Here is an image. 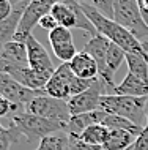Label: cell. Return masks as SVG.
Listing matches in <instances>:
<instances>
[{"mask_svg":"<svg viewBox=\"0 0 148 150\" xmlns=\"http://www.w3.org/2000/svg\"><path fill=\"white\" fill-rule=\"evenodd\" d=\"M81 6L99 35L106 36L110 43L121 47L126 54L139 55V57H143L148 62V43L139 41L125 27L118 25L115 21H110V19L104 18L99 11H96L91 5H88V2H81Z\"/></svg>","mask_w":148,"mask_h":150,"instance_id":"6da1fadb","label":"cell"},{"mask_svg":"<svg viewBox=\"0 0 148 150\" xmlns=\"http://www.w3.org/2000/svg\"><path fill=\"white\" fill-rule=\"evenodd\" d=\"M145 106L147 98L123 96L115 93H104L99 100V111L110 115H120L139 127H142V122L147 120Z\"/></svg>","mask_w":148,"mask_h":150,"instance_id":"7a4b0ae2","label":"cell"},{"mask_svg":"<svg viewBox=\"0 0 148 150\" xmlns=\"http://www.w3.org/2000/svg\"><path fill=\"white\" fill-rule=\"evenodd\" d=\"M114 21L118 25L133 33L139 41L147 43L148 24L143 21L139 2L135 0H115L114 2Z\"/></svg>","mask_w":148,"mask_h":150,"instance_id":"3957f363","label":"cell"},{"mask_svg":"<svg viewBox=\"0 0 148 150\" xmlns=\"http://www.w3.org/2000/svg\"><path fill=\"white\" fill-rule=\"evenodd\" d=\"M11 122L16 123V127L21 129L22 136L27 137V141L32 142L35 139L41 141L43 137L55 134V133H66V125L60 123L55 120H49V119H43V117L29 114V112H21L11 117Z\"/></svg>","mask_w":148,"mask_h":150,"instance_id":"277c9868","label":"cell"},{"mask_svg":"<svg viewBox=\"0 0 148 150\" xmlns=\"http://www.w3.org/2000/svg\"><path fill=\"white\" fill-rule=\"evenodd\" d=\"M24 112L43 117V119L55 120V122H60V123H65V125H68V122L71 119L68 101L52 98V96L46 95L44 90H43L41 95L35 96V98L27 104Z\"/></svg>","mask_w":148,"mask_h":150,"instance_id":"5b68a950","label":"cell"},{"mask_svg":"<svg viewBox=\"0 0 148 150\" xmlns=\"http://www.w3.org/2000/svg\"><path fill=\"white\" fill-rule=\"evenodd\" d=\"M43 90H32V88L24 87L22 84H19L16 79H13L10 74L0 73V95L3 98H6L11 104L16 108V114H21L25 111V106L30 103L35 96L41 95Z\"/></svg>","mask_w":148,"mask_h":150,"instance_id":"8992f818","label":"cell"},{"mask_svg":"<svg viewBox=\"0 0 148 150\" xmlns=\"http://www.w3.org/2000/svg\"><path fill=\"white\" fill-rule=\"evenodd\" d=\"M54 3L55 2H49V0H33V2H29V5H27V8L22 13L18 32H16V35H14V41L25 43L27 38L32 35L33 27L38 25L39 21H41L46 14L51 13Z\"/></svg>","mask_w":148,"mask_h":150,"instance_id":"52a82bcc","label":"cell"},{"mask_svg":"<svg viewBox=\"0 0 148 150\" xmlns=\"http://www.w3.org/2000/svg\"><path fill=\"white\" fill-rule=\"evenodd\" d=\"M109 46H110L109 40L98 33L96 36H91L85 43L82 51H85L87 54H90L93 57V60L98 63V68H99V79L106 84V88H109V90L115 93L117 86L114 84V74L107 68V51H109Z\"/></svg>","mask_w":148,"mask_h":150,"instance_id":"ba28073f","label":"cell"},{"mask_svg":"<svg viewBox=\"0 0 148 150\" xmlns=\"http://www.w3.org/2000/svg\"><path fill=\"white\" fill-rule=\"evenodd\" d=\"M102 88H106V84L98 78L95 81V84L87 92L69 98L68 100L69 114L71 115H82V114H88V112L99 111V100L104 95Z\"/></svg>","mask_w":148,"mask_h":150,"instance_id":"9c48e42d","label":"cell"},{"mask_svg":"<svg viewBox=\"0 0 148 150\" xmlns=\"http://www.w3.org/2000/svg\"><path fill=\"white\" fill-rule=\"evenodd\" d=\"M74 73L71 71L69 63H62L52 74L49 82L44 87V93L57 100L68 101L71 98V84L74 81Z\"/></svg>","mask_w":148,"mask_h":150,"instance_id":"30bf717a","label":"cell"},{"mask_svg":"<svg viewBox=\"0 0 148 150\" xmlns=\"http://www.w3.org/2000/svg\"><path fill=\"white\" fill-rule=\"evenodd\" d=\"M25 46H27V57H29V67L38 73H43L47 78H52V74L55 73L57 68H54V63H52L49 57V52L35 38L33 33L27 38Z\"/></svg>","mask_w":148,"mask_h":150,"instance_id":"8fae6325","label":"cell"},{"mask_svg":"<svg viewBox=\"0 0 148 150\" xmlns=\"http://www.w3.org/2000/svg\"><path fill=\"white\" fill-rule=\"evenodd\" d=\"M49 43L52 46V51H54V55L58 60H62L63 63H69L77 55L69 29L57 27L55 30L49 32Z\"/></svg>","mask_w":148,"mask_h":150,"instance_id":"7c38bea8","label":"cell"},{"mask_svg":"<svg viewBox=\"0 0 148 150\" xmlns=\"http://www.w3.org/2000/svg\"><path fill=\"white\" fill-rule=\"evenodd\" d=\"M106 115L107 114L102 111H95V112H88V114H82V115H71V119L66 125V134L73 137H79L87 128L102 123Z\"/></svg>","mask_w":148,"mask_h":150,"instance_id":"4fadbf2b","label":"cell"},{"mask_svg":"<svg viewBox=\"0 0 148 150\" xmlns=\"http://www.w3.org/2000/svg\"><path fill=\"white\" fill-rule=\"evenodd\" d=\"M69 67H71V71L74 73V76H77L81 79H98L99 78L98 63L85 51H79L77 55L69 62Z\"/></svg>","mask_w":148,"mask_h":150,"instance_id":"5bb4252c","label":"cell"},{"mask_svg":"<svg viewBox=\"0 0 148 150\" xmlns=\"http://www.w3.org/2000/svg\"><path fill=\"white\" fill-rule=\"evenodd\" d=\"M27 5H29V2H18L14 5V10H13L10 18L5 19L3 22H0V47H3L5 44L14 41V35L18 32L22 13L27 8Z\"/></svg>","mask_w":148,"mask_h":150,"instance_id":"9a60e30c","label":"cell"},{"mask_svg":"<svg viewBox=\"0 0 148 150\" xmlns=\"http://www.w3.org/2000/svg\"><path fill=\"white\" fill-rule=\"evenodd\" d=\"M10 76L18 81L19 84H22L24 87L32 88V90H44L46 84L49 82V79H51V78H47V76H44L43 73L32 70L30 67L16 70L13 74H10Z\"/></svg>","mask_w":148,"mask_h":150,"instance_id":"2e32d148","label":"cell"},{"mask_svg":"<svg viewBox=\"0 0 148 150\" xmlns=\"http://www.w3.org/2000/svg\"><path fill=\"white\" fill-rule=\"evenodd\" d=\"M115 95L123 96H135V98H147L148 96V84L143 82L142 79L135 78L134 74L128 73L125 79L117 86Z\"/></svg>","mask_w":148,"mask_h":150,"instance_id":"e0dca14e","label":"cell"},{"mask_svg":"<svg viewBox=\"0 0 148 150\" xmlns=\"http://www.w3.org/2000/svg\"><path fill=\"white\" fill-rule=\"evenodd\" d=\"M137 136L125 129H109L107 137L102 144V150H128L133 147Z\"/></svg>","mask_w":148,"mask_h":150,"instance_id":"ac0fdd59","label":"cell"},{"mask_svg":"<svg viewBox=\"0 0 148 150\" xmlns=\"http://www.w3.org/2000/svg\"><path fill=\"white\" fill-rule=\"evenodd\" d=\"M51 14L55 18V21L58 22L60 27H65V29H76L77 16H76L69 0H66V2H55L54 6H52V10H51Z\"/></svg>","mask_w":148,"mask_h":150,"instance_id":"d6986e66","label":"cell"},{"mask_svg":"<svg viewBox=\"0 0 148 150\" xmlns=\"http://www.w3.org/2000/svg\"><path fill=\"white\" fill-rule=\"evenodd\" d=\"M101 125H104L107 129H125V131L133 133V134L137 136V137L142 134L143 128H145V127H139V125L123 119V117H120V115H110V114H107L106 117H104Z\"/></svg>","mask_w":148,"mask_h":150,"instance_id":"ffe728a7","label":"cell"},{"mask_svg":"<svg viewBox=\"0 0 148 150\" xmlns=\"http://www.w3.org/2000/svg\"><path fill=\"white\" fill-rule=\"evenodd\" d=\"M126 65L128 73H131L135 78L142 79L143 82L148 84V62L145 59L134 54H126Z\"/></svg>","mask_w":148,"mask_h":150,"instance_id":"44dd1931","label":"cell"},{"mask_svg":"<svg viewBox=\"0 0 148 150\" xmlns=\"http://www.w3.org/2000/svg\"><path fill=\"white\" fill-rule=\"evenodd\" d=\"M107 133H109V129L104 127V125L98 123V125H93V127L87 128L85 131L79 136V139L83 141V142H87V144L102 147L104 141H106V137H107Z\"/></svg>","mask_w":148,"mask_h":150,"instance_id":"7402d4cb","label":"cell"},{"mask_svg":"<svg viewBox=\"0 0 148 150\" xmlns=\"http://www.w3.org/2000/svg\"><path fill=\"white\" fill-rule=\"evenodd\" d=\"M19 137H22V133L16 127V123L11 122L8 127L0 123V150H10L11 145L19 141Z\"/></svg>","mask_w":148,"mask_h":150,"instance_id":"603a6c76","label":"cell"},{"mask_svg":"<svg viewBox=\"0 0 148 150\" xmlns=\"http://www.w3.org/2000/svg\"><path fill=\"white\" fill-rule=\"evenodd\" d=\"M68 149V134L55 133L46 136L39 141L36 150H66Z\"/></svg>","mask_w":148,"mask_h":150,"instance_id":"cb8c5ba5","label":"cell"},{"mask_svg":"<svg viewBox=\"0 0 148 150\" xmlns=\"http://www.w3.org/2000/svg\"><path fill=\"white\" fill-rule=\"evenodd\" d=\"M123 62H126V52L121 47H118L117 44L110 43L109 51H107V68H109V71L112 74H115L120 70Z\"/></svg>","mask_w":148,"mask_h":150,"instance_id":"d4e9b609","label":"cell"},{"mask_svg":"<svg viewBox=\"0 0 148 150\" xmlns=\"http://www.w3.org/2000/svg\"><path fill=\"white\" fill-rule=\"evenodd\" d=\"M114 2L115 0H95V2H88V5L99 11L104 18L114 21Z\"/></svg>","mask_w":148,"mask_h":150,"instance_id":"484cf974","label":"cell"},{"mask_svg":"<svg viewBox=\"0 0 148 150\" xmlns=\"http://www.w3.org/2000/svg\"><path fill=\"white\" fill-rule=\"evenodd\" d=\"M66 150H102V147L99 145H91L81 141L79 137L68 136V149Z\"/></svg>","mask_w":148,"mask_h":150,"instance_id":"4316f807","label":"cell"},{"mask_svg":"<svg viewBox=\"0 0 148 150\" xmlns=\"http://www.w3.org/2000/svg\"><path fill=\"white\" fill-rule=\"evenodd\" d=\"M133 150H148V125H145L142 134L135 139Z\"/></svg>","mask_w":148,"mask_h":150,"instance_id":"83f0119b","label":"cell"},{"mask_svg":"<svg viewBox=\"0 0 148 150\" xmlns=\"http://www.w3.org/2000/svg\"><path fill=\"white\" fill-rule=\"evenodd\" d=\"M38 25L41 27V29L47 30V32H52V30L57 29V27H60V25H58V22L55 21V18H54V16H52L51 13H49V14H46L44 18H43L41 21H39Z\"/></svg>","mask_w":148,"mask_h":150,"instance_id":"f1b7e54d","label":"cell"},{"mask_svg":"<svg viewBox=\"0 0 148 150\" xmlns=\"http://www.w3.org/2000/svg\"><path fill=\"white\" fill-rule=\"evenodd\" d=\"M14 10V5L8 0H0V22H3L5 19H8L11 16Z\"/></svg>","mask_w":148,"mask_h":150,"instance_id":"f546056e","label":"cell"},{"mask_svg":"<svg viewBox=\"0 0 148 150\" xmlns=\"http://www.w3.org/2000/svg\"><path fill=\"white\" fill-rule=\"evenodd\" d=\"M14 112H16V108H14L6 98H3V96L0 95V117L14 114Z\"/></svg>","mask_w":148,"mask_h":150,"instance_id":"4dcf8cb0","label":"cell"},{"mask_svg":"<svg viewBox=\"0 0 148 150\" xmlns=\"http://www.w3.org/2000/svg\"><path fill=\"white\" fill-rule=\"evenodd\" d=\"M139 8H140L143 21L148 24V0H139Z\"/></svg>","mask_w":148,"mask_h":150,"instance_id":"1f68e13d","label":"cell"},{"mask_svg":"<svg viewBox=\"0 0 148 150\" xmlns=\"http://www.w3.org/2000/svg\"><path fill=\"white\" fill-rule=\"evenodd\" d=\"M145 117H147V125H148V96H147V106H145Z\"/></svg>","mask_w":148,"mask_h":150,"instance_id":"d6a6232c","label":"cell"},{"mask_svg":"<svg viewBox=\"0 0 148 150\" xmlns=\"http://www.w3.org/2000/svg\"><path fill=\"white\" fill-rule=\"evenodd\" d=\"M133 145H134V144H133ZM128 150H133V147H129V149H128Z\"/></svg>","mask_w":148,"mask_h":150,"instance_id":"836d02e7","label":"cell"}]
</instances>
